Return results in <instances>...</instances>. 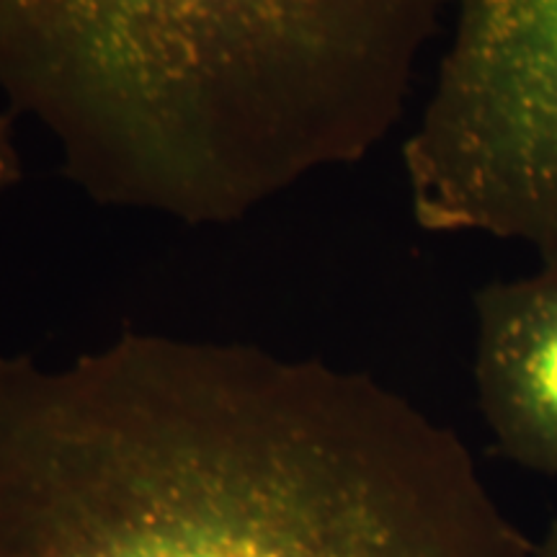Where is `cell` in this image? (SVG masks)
<instances>
[{
	"label": "cell",
	"mask_w": 557,
	"mask_h": 557,
	"mask_svg": "<svg viewBox=\"0 0 557 557\" xmlns=\"http://www.w3.org/2000/svg\"><path fill=\"white\" fill-rule=\"evenodd\" d=\"M0 557H532L455 431L377 380L124 333L0 357Z\"/></svg>",
	"instance_id": "1"
},
{
	"label": "cell",
	"mask_w": 557,
	"mask_h": 557,
	"mask_svg": "<svg viewBox=\"0 0 557 557\" xmlns=\"http://www.w3.org/2000/svg\"><path fill=\"white\" fill-rule=\"evenodd\" d=\"M451 0H0V94L99 207L233 225L398 127Z\"/></svg>",
	"instance_id": "2"
},
{
	"label": "cell",
	"mask_w": 557,
	"mask_h": 557,
	"mask_svg": "<svg viewBox=\"0 0 557 557\" xmlns=\"http://www.w3.org/2000/svg\"><path fill=\"white\" fill-rule=\"evenodd\" d=\"M451 39L403 145L410 209L442 235L557 256V0H451Z\"/></svg>",
	"instance_id": "3"
},
{
	"label": "cell",
	"mask_w": 557,
	"mask_h": 557,
	"mask_svg": "<svg viewBox=\"0 0 557 557\" xmlns=\"http://www.w3.org/2000/svg\"><path fill=\"white\" fill-rule=\"evenodd\" d=\"M478 403L498 449L557 480V256L475 297Z\"/></svg>",
	"instance_id": "4"
},
{
	"label": "cell",
	"mask_w": 557,
	"mask_h": 557,
	"mask_svg": "<svg viewBox=\"0 0 557 557\" xmlns=\"http://www.w3.org/2000/svg\"><path fill=\"white\" fill-rule=\"evenodd\" d=\"M21 178H24V163L13 135V120L9 114H0V197L18 186Z\"/></svg>",
	"instance_id": "5"
},
{
	"label": "cell",
	"mask_w": 557,
	"mask_h": 557,
	"mask_svg": "<svg viewBox=\"0 0 557 557\" xmlns=\"http://www.w3.org/2000/svg\"><path fill=\"white\" fill-rule=\"evenodd\" d=\"M532 557H557V519L549 521L547 532L532 542Z\"/></svg>",
	"instance_id": "6"
}]
</instances>
